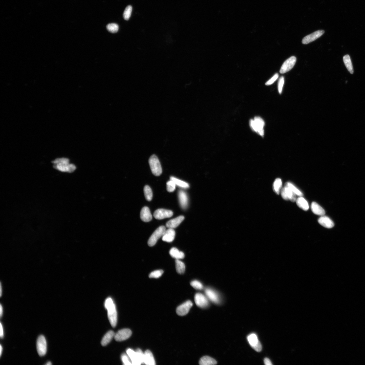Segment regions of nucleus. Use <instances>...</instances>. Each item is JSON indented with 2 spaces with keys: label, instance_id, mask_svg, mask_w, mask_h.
Wrapping results in <instances>:
<instances>
[{
  "label": "nucleus",
  "instance_id": "obj_21",
  "mask_svg": "<svg viewBox=\"0 0 365 365\" xmlns=\"http://www.w3.org/2000/svg\"><path fill=\"white\" fill-rule=\"evenodd\" d=\"M311 207L312 212L315 215L321 216L325 215V211L317 203L313 202Z\"/></svg>",
  "mask_w": 365,
  "mask_h": 365
},
{
  "label": "nucleus",
  "instance_id": "obj_6",
  "mask_svg": "<svg viewBox=\"0 0 365 365\" xmlns=\"http://www.w3.org/2000/svg\"><path fill=\"white\" fill-rule=\"evenodd\" d=\"M166 227L164 226H159L152 235L148 241V245L150 246H153L156 245L158 241L162 237L166 231Z\"/></svg>",
  "mask_w": 365,
  "mask_h": 365
},
{
  "label": "nucleus",
  "instance_id": "obj_38",
  "mask_svg": "<svg viewBox=\"0 0 365 365\" xmlns=\"http://www.w3.org/2000/svg\"><path fill=\"white\" fill-rule=\"evenodd\" d=\"M163 271L162 270H158L154 271L150 274L149 275V278H158L162 276L163 273Z\"/></svg>",
  "mask_w": 365,
  "mask_h": 365
},
{
  "label": "nucleus",
  "instance_id": "obj_43",
  "mask_svg": "<svg viewBox=\"0 0 365 365\" xmlns=\"http://www.w3.org/2000/svg\"><path fill=\"white\" fill-rule=\"evenodd\" d=\"M253 349L257 352H261L262 349L261 343L260 342L257 344L253 347Z\"/></svg>",
  "mask_w": 365,
  "mask_h": 365
},
{
  "label": "nucleus",
  "instance_id": "obj_32",
  "mask_svg": "<svg viewBox=\"0 0 365 365\" xmlns=\"http://www.w3.org/2000/svg\"><path fill=\"white\" fill-rule=\"evenodd\" d=\"M170 178V180L174 181L176 185L180 187L183 188H188L190 187L188 184L185 182L173 177H171Z\"/></svg>",
  "mask_w": 365,
  "mask_h": 365
},
{
  "label": "nucleus",
  "instance_id": "obj_27",
  "mask_svg": "<svg viewBox=\"0 0 365 365\" xmlns=\"http://www.w3.org/2000/svg\"><path fill=\"white\" fill-rule=\"evenodd\" d=\"M286 194L289 200L291 202H294L297 200L296 195L289 188L286 184L284 187Z\"/></svg>",
  "mask_w": 365,
  "mask_h": 365
},
{
  "label": "nucleus",
  "instance_id": "obj_45",
  "mask_svg": "<svg viewBox=\"0 0 365 365\" xmlns=\"http://www.w3.org/2000/svg\"><path fill=\"white\" fill-rule=\"evenodd\" d=\"M264 363L266 365H272V364L270 360L267 358L264 359Z\"/></svg>",
  "mask_w": 365,
  "mask_h": 365
},
{
  "label": "nucleus",
  "instance_id": "obj_9",
  "mask_svg": "<svg viewBox=\"0 0 365 365\" xmlns=\"http://www.w3.org/2000/svg\"><path fill=\"white\" fill-rule=\"evenodd\" d=\"M208 300L206 296L200 293H196L195 297L196 304L201 308H205L208 307L209 305Z\"/></svg>",
  "mask_w": 365,
  "mask_h": 365
},
{
  "label": "nucleus",
  "instance_id": "obj_4",
  "mask_svg": "<svg viewBox=\"0 0 365 365\" xmlns=\"http://www.w3.org/2000/svg\"><path fill=\"white\" fill-rule=\"evenodd\" d=\"M250 125L254 131L260 135L264 136L265 122L261 117H256L253 119H251L250 121Z\"/></svg>",
  "mask_w": 365,
  "mask_h": 365
},
{
  "label": "nucleus",
  "instance_id": "obj_12",
  "mask_svg": "<svg viewBox=\"0 0 365 365\" xmlns=\"http://www.w3.org/2000/svg\"><path fill=\"white\" fill-rule=\"evenodd\" d=\"M325 33L323 30H318L310 35L306 36L304 38L302 41V43L304 44H307L316 40L322 36Z\"/></svg>",
  "mask_w": 365,
  "mask_h": 365
},
{
  "label": "nucleus",
  "instance_id": "obj_25",
  "mask_svg": "<svg viewBox=\"0 0 365 365\" xmlns=\"http://www.w3.org/2000/svg\"><path fill=\"white\" fill-rule=\"evenodd\" d=\"M217 363L216 361L208 356H204L201 358L199 361L200 365H212Z\"/></svg>",
  "mask_w": 365,
  "mask_h": 365
},
{
  "label": "nucleus",
  "instance_id": "obj_17",
  "mask_svg": "<svg viewBox=\"0 0 365 365\" xmlns=\"http://www.w3.org/2000/svg\"><path fill=\"white\" fill-rule=\"evenodd\" d=\"M140 217L141 219L145 222H148L152 219V216L150 209L147 207H144L141 209Z\"/></svg>",
  "mask_w": 365,
  "mask_h": 365
},
{
  "label": "nucleus",
  "instance_id": "obj_8",
  "mask_svg": "<svg viewBox=\"0 0 365 365\" xmlns=\"http://www.w3.org/2000/svg\"><path fill=\"white\" fill-rule=\"evenodd\" d=\"M297 61L296 58L295 56H291L285 61L283 64L280 70L281 74H283L288 72L294 66Z\"/></svg>",
  "mask_w": 365,
  "mask_h": 365
},
{
  "label": "nucleus",
  "instance_id": "obj_31",
  "mask_svg": "<svg viewBox=\"0 0 365 365\" xmlns=\"http://www.w3.org/2000/svg\"><path fill=\"white\" fill-rule=\"evenodd\" d=\"M144 192L146 200L148 201L152 200L153 194L151 188L148 185L145 186L144 188Z\"/></svg>",
  "mask_w": 365,
  "mask_h": 365
},
{
  "label": "nucleus",
  "instance_id": "obj_18",
  "mask_svg": "<svg viewBox=\"0 0 365 365\" xmlns=\"http://www.w3.org/2000/svg\"><path fill=\"white\" fill-rule=\"evenodd\" d=\"M184 219L185 217L183 216H179L168 221L166 224V226L169 228L173 229L175 228L181 224Z\"/></svg>",
  "mask_w": 365,
  "mask_h": 365
},
{
  "label": "nucleus",
  "instance_id": "obj_35",
  "mask_svg": "<svg viewBox=\"0 0 365 365\" xmlns=\"http://www.w3.org/2000/svg\"><path fill=\"white\" fill-rule=\"evenodd\" d=\"M132 7L131 6H128L125 8L123 14V17L124 20H129L131 15Z\"/></svg>",
  "mask_w": 365,
  "mask_h": 365
},
{
  "label": "nucleus",
  "instance_id": "obj_36",
  "mask_svg": "<svg viewBox=\"0 0 365 365\" xmlns=\"http://www.w3.org/2000/svg\"><path fill=\"white\" fill-rule=\"evenodd\" d=\"M191 286L197 290H202L203 286L202 283L198 280H194L190 283Z\"/></svg>",
  "mask_w": 365,
  "mask_h": 365
},
{
  "label": "nucleus",
  "instance_id": "obj_3",
  "mask_svg": "<svg viewBox=\"0 0 365 365\" xmlns=\"http://www.w3.org/2000/svg\"><path fill=\"white\" fill-rule=\"evenodd\" d=\"M127 353L131 359L132 364L139 365L144 364V353L141 349H138L135 352L129 349L127 351Z\"/></svg>",
  "mask_w": 365,
  "mask_h": 365
},
{
  "label": "nucleus",
  "instance_id": "obj_15",
  "mask_svg": "<svg viewBox=\"0 0 365 365\" xmlns=\"http://www.w3.org/2000/svg\"><path fill=\"white\" fill-rule=\"evenodd\" d=\"M318 223L324 227L330 229L333 227L334 224L333 221L329 217L326 216H322L318 220Z\"/></svg>",
  "mask_w": 365,
  "mask_h": 365
},
{
  "label": "nucleus",
  "instance_id": "obj_29",
  "mask_svg": "<svg viewBox=\"0 0 365 365\" xmlns=\"http://www.w3.org/2000/svg\"><path fill=\"white\" fill-rule=\"evenodd\" d=\"M282 185V180L280 179L277 178L275 180L273 184V190L277 195H279Z\"/></svg>",
  "mask_w": 365,
  "mask_h": 365
},
{
  "label": "nucleus",
  "instance_id": "obj_22",
  "mask_svg": "<svg viewBox=\"0 0 365 365\" xmlns=\"http://www.w3.org/2000/svg\"><path fill=\"white\" fill-rule=\"evenodd\" d=\"M115 333L113 331L110 330L104 335L101 341V344L103 346H105L109 343L113 337H114Z\"/></svg>",
  "mask_w": 365,
  "mask_h": 365
},
{
  "label": "nucleus",
  "instance_id": "obj_20",
  "mask_svg": "<svg viewBox=\"0 0 365 365\" xmlns=\"http://www.w3.org/2000/svg\"><path fill=\"white\" fill-rule=\"evenodd\" d=\"M144 364L147 365H155V360L152 352L150 350H146L144 353Z\"/></svg>",
  "mask_w": 365,
  "mask_h": 365
},
{
  "label": "nucleus",
  "instance_id": "obj_40",
  "mask_svg": "<svg viewBox=\"0 0 365 365\" xmlns=\"http://www.w3.org/2000/svg\"><path fill=\"white\" fill-rule=\"evenodd\" d=\"M284 83V79L282 76L279 79L278 83V89L280 94H282L283 86Z\"/></svg>",
  "mask_w": 365,
  "mask_h": 365
},
{
  "label": "nucleus",
  "instance_id": "obj_28",
  "mask_svg": "<svg viewBox=\"0 0 365 365\" xmlns=\"http://www.w3.org/2000/svg\"><path fill=\"white\" fill-rule=\"evenodd\" d=\"M175 267L176 271L180 274H183L185 271V266L184 263L180 260L176 259L175 261Z\"/></svg>",
  "mask_w": 365,
  "mask_h": 365
},
{
  "label": "nucleus",
  "instance_id": "obj_42",
  "mask_svg": "<svg viewBox=\"0 0 365 365\" xmlns=\"http://www.w3.org/2000/svg\"><path fill=\"white\" fill-rule=\"evenodd\" d=\"M280 192L282 198L285 200H289L286 195V192H285V188L284 187L281 189Z\"/></svg>",
  "mask_w": 365,
  "mask_h": 365
},
{
  "label": "nucleus",
  "instance_id": "obj_11",
  "mask_svg": "<svg viewBox=\"0 0 365 365\" xmlns=\"http://www.w3.org/2000/svg\"><path fill=\"white\" fill-rule=\"evenodd\" d=\"M192 306V302L190 300L187 301L178 306L176 309V312L179 316H185L189 312Z\"/></svg>",
  "mask_w": 365,
  "mask_h": 365
},
{
  "label": "nucleus",
  "instance_id": "obj_30",
  "mask_svg": "<svg viewBox=\"0 0 365 365\" xmlns=\"http://www.w3.org/2000/svg\"><path fill=\"white\" fill-rule=\"evenodd\" d=\"M247 340L251 346L252 348L260 342L258 339L257 336L255 334H251L249 335L247 337Z\"/></svg>",
  "mask_w": 365,
  "mask_h": 365
},
{
  "label": "nucleus",
  "instance_id": "obj_26",
  "mask_svg": "<svg viewBox=\"0 0 365 365\" xmlns=\"http://www.w3.org/2000/svg\"><path fill=\"white\" fill-rule=\"evenodd\" d=\"M343 61L347 68L351 74L354 73V69L353 65L350 56L349 55H346L343 57Z\"/></svg>",
  "mask_w": 365,
  "mask_h": 365
},
{
  "label": "nucleus",
  "instance_id": "obj_23",
  "mask_svg": "<svg viewBox=\"0 0 365 365\" xmlns=\"http://www.w3.org/2000/svg\"><path fill=\"white\" fill-rule=\"evenodd\" d=\"M170 254L172 257L176 259H181L184 258L185 255L182 251H180L175 247H173L170 251Z\"/></svg>",
  "mask_w": 365,
  "mask_h": 365
},
{
  "label": "nucleus",
  "instance_id": "obj_7",
  "mask_svg": "<svg viewBox=\"0 0 365 365\" xmlns=\"http://www.w3.org/2000/svg\"><path fill=\"white\" fill-rule=\"evenodd\" d=\"M37 349L38 353L40 356H44L47 352V343L45 337L40 335L37 339Z\"/></svg>",
  "mask_w": 365,
  "mask_h": 365
},
{
  "label": "nucleus",
  "instance_id": "obj_5",
  "mask_svg": "<svg viewBox=\"0 0 365 365\" xmlns=\"http://www.w3.org/2000/svg\"><path fill=\"white\" fill-rule=\"evenodd\" d=\"M149 164L151 170L154 175L160 176L162 173V169L160 161L155 155H153L149 159Z\"/></svg>",
  "mask_w": 365,
  "mask_h": 365
},
{
  "label": "nucleus",
  "instance_id": "obj_24",
  "mask_svg": "<svg viewBox=\"0 0 365 365\" xmlns=\"http://www.w3.org/2000/svg\"><path fill=\"white\" fill-rule=\"evenodd\" d=\"M296 203L300 208L304 211H307L309 209V205L307 201L303 197L300 196L297 199Z\"/></svg>",
  "mask_w": 365,
  "mask_h": 365
},
{
  "label": "nucleus",
  "instance_id": "obj_46",
  "mask_svg": "<svg viewBox=\"0 0 365 365\" xmlns=\"http://www.w3.org/2000/svg\"><path fill=\"white\" fill-rule=\"evenodd\" d=\"M3 307L2 305L1 304V306H0V317H1V318L3 316Z\"/></svg>",
  "mask_w": 365,
  "mask_h": 365
},
{
  "label": "nucleus",
  "instance_id": "obj_13",
  "mask_svg": "<svg viewBox=\"0 0 365 365\" xmlns=\"http://www.w3.org/2000/svg\"><path fill=\"white\" fill-rule=\"evenodd\" d=\"M132 331L129 329H124L119 330L115 334L114 338L116 341L121 342L126 340L131 336Z\"/></svg>",
  "mask_w": 365,
  "mask_h": 365
},
{
  "label": "nucleus",
  "instance_id": "obj_34",
  "mask_svg": "<svg viewBox=\"0 0 365 365\" xmlns=\"http://www.w3.org/2000/svg\"><path fill=\"white\" fill-rule=\"evenodd\" d=\"M288 187L291 189V190L297 195L299 196H302L303 195V193L299 189L290 183H285Z\"/></svg>",
  "mask_w": 365,
  "mask_h": 365
},
{
  "label": "nucleus",
  "instance_id": "obj_1",
  "mask_svg": "<svg viewBox=\"0 0 365 365\" xmlns=\"http://www.w3.org/2000/svg\"><path fill=\"white\" fill-rule=\"evenodd\" d=\"M104 306L107 310L109 320L112 326L114 328L117 323V312L115 305L111 298H108L106 300Z\"/></svg>",
  "mask_w": 365,
  "mask_h": 365
},
{
  "label": "nucleus",
  "instance_id": "obj_16",
  "mask_svg": "<svg viewBox=\"0 0 365 365\" xmlns=\"http://www.w3.org/2000/svg\"><path fill=\"white\" fill-rule=\"evenodd\" d=\"M178 198L181 208L183 209H186L188 205V199L186 193L183 190H180L178 192Z\"/></svg>",
  "mask_w": 365,
  "mask_h": 365
},
{
  "label": "nucleus",
  "instance_id": "obj_10",
  "mask_svg": "<svg viewBox=\"0 0 365 365\" xmlns=\"http://www.w3.org/2000/svg\"><path fill=\"white\" fill-rule=\"evenodd\" d=\"M173 215L172 211L164 209H158L154 213V216L155 219L159 220L170 218Z\"/></svg>",
  "mask_w": 365,
  "mask_h": 365
},
{
  "label": "nucleus",
  "instance_id": "obj_44",
  "mask_svg": "<svg viewBox=\"0 0 365 365\" xmlns=\"http://www.w3.org/2000/svg\"><path fill=\"white\" fill-rule=\"evenodd\" d=\"M1 327H0V335L1 338H3L4 336V333L3 326L2 325V323L1 322Z\"/></svg>",
  "mask_w": 365,
  "mask_h": 365
},
{
  "label": "nucleus",
  "instance_id": "obj_2",
  "mask_svg": "<svg viewBox=\"0 0 365 365\" xmlns=\"http://www.w3.org/2000/svg\"><path fill=\"white\" fill-rule=\"evenodd\" d=\"M53 163L56 169L63 172L72 173L76 169V167L73 164H69L68 159L63 158L56 159Z\"/></svg>",
  "mask_w": 365,
  "mask_h": 365
},
{
  "label": "nucleus",
  "instance_id": "obj_19",
  "mask_svg": "<svg viewBox=\"0 0 365 365\" xmlns=\"http://www.w3.org/2000/svg\"><path fill=\"white\" fill-rule=\"evenodd\" d=\"M175 232L173 229L169 228L166 230L162 237L163 241L167 242H171L174 240Z\"/></svg>",
  "mask_w": 365,
  "mask_h": 365
},
{
  "label": "nucleus",
  "instance_id": "obj_49",
  "mask_svg": "<svg viewBox=\"0 0 365 365\" xmlns=\"http://www.w3.org/2000/svg\"><path fill=\"white\" fill-rule=\"evenodd\" d=\"M52 364L51 363V362H48L47 364H46L45 365H51Z\"/></svg>",
  "mask_w": 365,
  "mask_h": 365
},
{
  "label": "nucleus",
  "instance_id": "obj_14",
  "mask_svg": "<svg viewBox=\"0 0 365 365\" xmlns=\"http://www.w3.org/2000/svg\"><path fill=\"white\" fill-rule=\"evenodd\" d=\"M205 292L208 299L215 304H219L220 302V298L219 294L213 289L209 288L205 289Z\"/></svg>",
  "mask_w": 365,
  "mask_h": 365
},
{
  "label": "nucleus",
  "instance_id": "obj_39",
  "mask_svg": "<svg viewBox=\"0 0 365 365\" xmlns=\"http://www.w3.org/2000/svg\"><path fill=\"white\" fill-rule=\"evenodd\" d=\"M129 356L125 353L121 356V360L124 364L131 365L132 364V362L130 361Z\"/></svg>",
  "mask_w": 365,
  "mask_h": 365
},
{
  "label": "nucleus",
  "instance_id": "obj_41",
  "mask_svg": "<svg viewBox=\"0 0 365 365\" xmlns=\"http://www.w3.org/2000/svg\"><path fill=\"white\" fill-rule=\"evenodd\" d=\"M279 74L278 73L276 74L273 77L266 83L265 85L267 86L272 85L277 80Z\"/></svg>",
  "mask_w": 365,
  "mask_h": 365
},
{
  "label": "nucleus",
  "instance_id": "obj_37",
  "mask_svg": "<svg viewBox=\"0 0 365 365\" xmlns=\"http://www.w3.org/2000/svg\"><path fill=\"white\" fill-rule=\"evenodd\" d=\"M176 185L174 181L170 180V181L168 182L166 184L167 191L169 192H174L175 189Z\"/></svg>",
  "mask_w": 365,
  "mask_h": 365
},
{
  "label": "nucleus",
  "instance_id": "obj_48",
  "mask_svg": "<svg viewBox=\"0 0 365 365\" xmlns=\"http://www.w3.org/2000/svg\"><path fill=\"white\" fill-rule=\"evenodd\" d=\"M0 287H1V291H0V292H1V294H0V295H1V297H2V286L1 283V286H0Z\"/></svg>",
  "mask_w": 365,
  "mask_h": 365
},
{
  "label": "nucleus",
  "instance_id": "obj_33",
  "mask_svg": "<svg viewBox=\"0 0 365 365\" xmlns=\"http://www.w3.org/2000/svg\"><path fill=\"white\" fill-rule=\"evenodd\" d=\"M107 28L109 32L112 33H115L118 31L119 26L116 23H110L107 25Z\"/></svg>",
  "mask_w": 365,
  "mask_h": 365
},
{
  "label": "nucleus",
  "instance_id": "obj_47",
  "mask_svg": "<svg viewBox=\"0 0 365 365\" xmlns=\"http://www.w3.org/2000/svg\"><path fill=\"white\" fill-rule=\"evenodd\" d=\"M0 347H1V348H0V355H1V356L2 354V351L3 350V347H2L1 345V346H0Z\"/></svg>",
  "mask_w": 365,
  "mask_h": 365
}]
</instances>
